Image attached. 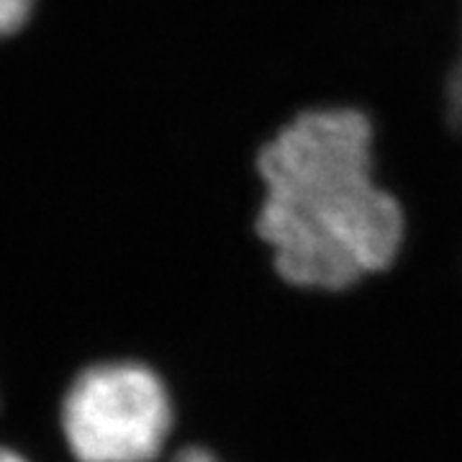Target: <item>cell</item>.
<instances>
[{
    "label": "cell",
    "mask_w": 462,
    "mask_h": 462,
    "mask_svg": "<svg viewBox=\"0 0 462 462\" xmlns=\"http://www.w3.org/2000/svg\"><path fill=\"white\" fill-rule=\"evenodd\" d=\"M0 462H26L21 455H16L14 449H5V447H0Z\"/></svg>",
    "instance_id": "5b68a950"
},
{
    "label": "cell",
    "mask_w": 462,
    "mask_h": 462,
    "mask_svg": "<svg viewBox=\"0 0 462 462\" xmlns=\"http://www.w3.org/2000/svg\"><path fill=\"white\" fill-rule=\"evenodd\" d=\"M170 462H216V460H214V455H208L206 449L193 447V449H182V452H178V455H175Z\"/></svg>",
    "instance_id": "277c9868"
},
{
    "label": "cell",
    "mask_w": 462,
    "mask_h": 462,
    "mask_svg": "<svg viewBox=\"0 0 462 462\" xmlns=\"http://www.w3.org/2000/svg\"><path fill=\"white\" fill-rule=\"evenodd\" d=\"M33 0H0V39L18 32L32 14Z\"/></svg>",
    "instance_id": "3957f363"
},
{
    "label": "cell",
    "mask_w": 462,
    "mask_h": 462,
    "mask_svg": "<svg viewBox=\"0 0 462 462\" xmlns=\"http://www.w3.org/2000/svg\"><path fill=\"white\" fill-rule=\"evenodd\" d=\"M257 172L254 229L282 282L345 293L393 267L406 216L378 182L373 124L363 111H303L260 149Z\"/></svg>",
    "instance_id": "6da1fadb"
},
{
    "label": "cell",
    "mask_w": 462,
    "mask_h": 462,
    "mask_svg": "<svg viewBox=\"0 0 462 462\" xmlns=\"http://www.w3.org/2000/svg\"><path fill=\"white\" fill-rule=\"evenodd\" d=\"M62 424L78 462H152L165 447L172 411L152 370L114 363L90 367L75 380Z\"/></svg>",
    "instance_id": "7a4b0ae2"
}]
</instances>
